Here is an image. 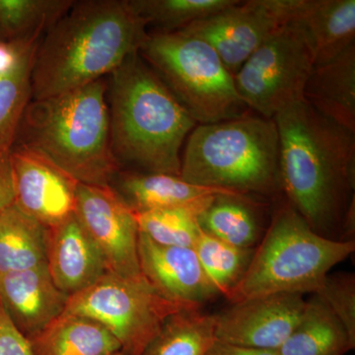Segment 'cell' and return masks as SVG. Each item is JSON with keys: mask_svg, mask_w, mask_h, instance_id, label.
Returning a JSON list of instances; mask_svg holds the SVG:
<instances>
[{"mask_svg": "<svg viewBox=\"0 0 355 355\" xmlns=\"http://www.w3.org/2000/svg\"><path fill=\"white\" fill-rule=\"evenodd\" d=\"M139 259L144 279L168 300L202 308L219 296L191 248L164 246L139 232Z\"/></svg>", "mask_w": 355, "mask_h": 355, "instance_id": "obj_14", "label": "cell"}, {"mask_svg": "<svg viewBox=\"0 0 355 355\" xmlns=\"http://www.w3.org/2000/svg\"><path fill=\"white\" fill-rule=\"evenodd\" d=\"M354 347L355 340L342 322L313 294L297 326L277 352L279 355H345Z\"/></svg>", "mask_w": 355, "mask_h": 355, "instance_id": "obj_21", "label": "cell"}, {"mask_svg": "<svg viewBox=\"0 0 355 355\" xmlns=\"http://www.w3.org/2000/svg\"><path fill=\"white\" fill-rule=\"evenodd\" d=\"M73 3L72 0H0V38L44 35Z\"/></svg>", "mask_w": 355, "mask_h": 355, "instance_id": "obj_27", "label": "cell"}, {"mask_svg": "<svg viewBox=\"0 0 355 355\" xmlns=\"http://www.w3.org/2000/svg\"><path fill=\"white\" fill-rule=\"evenodd\" d=\"M111 355H127V354H123V352H116V354H113Z\"/></svg>", "mask_w": 355, "mask_h": 355, "instance_id": "obj_34", "label": "cell"}, {"mask_svg": "<svg viewBox=\"0 0 355 355\" xmlns=\"http://www.w3.org/2000/svg\"><path fill=\"white\" fill-rule=\"evenodd\" d=\"M273 120L287 202L313 231L340 241L345 212L355 197V133L305 101L282 110Z\"/></svg>", "mask_w": 355, "mask_h": 355, "instance_id": "obj_1", "label": "cell"}, {"mask_svg": "<svg viewBox=\"0 0 355 355\" xmlns=\"http://www.w3.org/2000/svg\"><path fill=\"white\" fill-rule=\"evenodd\" d=\"M180 176L207 188L273 197L282 191L277 123L246 114L197 125L187 139Z\"/></svg>", "mask_w": 355, "mask_h": 355, "instance_id": "obj_5", "label": "cell"}, {"mask_svg": "<svg viewBox=\"0 0 355 355\" xmlns=\"http://www.w3.org/2000/svg\"><path fill=\"white\" fill-rule=\"evenodd\" d=\"M286 23L304 35L314 64L355 46V0H282Z\"/></svg>", "mask_w": 355, "mask_h": 355, "instance_id": "obj_17", "label": "cell"}, {"mask_svg": "<svg viewBox=\"0 0 355 355\" xmlns=\"http://www.w3.org/2000/svg\"><path fill=\"white\" fill-rule=\"evenodd\" d=\"M202 232L241 249H254L260 225L248 196L219 195L198 216Z\"/></svg>", "mask_w": 355, "mask_h": 355, "instance_id": "obj_24", "label": "cell"}, {"mask_svg": "<svg viewBox=\"0 0 355 355\" xmlns=\"http://www.w3.org/2000/svg\"><path fill=\"white\" fill-rule=\"evenodd\" d=\"M46 266L53 284L69 297L108 272L104 257L76 212L46 229Z\"/></svg>", "mask_w": 355, "mask_h": 355, "instance_id": "obj_16", "label": "cell"}, {"mask_svg": "<svg viewBox=\"0 0 355 355\" xmlns=\"http://www.w3.org/2000/svg\"><path fill=\"white\" fill-rule=\"evenodd\" d=\"M193 249L210 284L225 298L246 272L254 253V249L232 246L202 230Z\"/></svg>", "mask_w": 355, "mask_h": 355, "instance_id": "obj_28", "label": "cell"}, {"mask_svg": "<svg viewBox=\"0 0 355 355\" xmlns=\"http://www.w3.org/2000/svg\"><path fill=\"white\" fill-rule=\"evenodd\" d=\"M207 355H279L275 349H254L216 340Z\"/></svg>", "mask_w": 355, "mask_h": 355, "instance_id": "obj_33", "label": "cell"}, {"mask_svg": "<svg viewBox=\"0 0 355 355\" xmlns=\"http://www.w3.org/2000/svg\"><path fill=\"white\" fill-rule=\"evenodd\" d=\"M314 294L328 306L355 340L354 275L347 272L329 275Z\"/></svg>", "mask_w": 355, "mask_h": 355, "instance_id": "obj_30", "label": "cell"}, {"mask_svg": "<svg viewBox=\"0 0 355 355\" xmlns=\"http://www.w3.org/2000/svg\"><path fill=\"white\" fill-rule=\"evenodd\" d=\"M216 340L214 314L186 308L167 318L142 355H207Z\"/></svg>", "mask_w": 355, "mask_h": 355, "instance_id": "obj_25", "label": "cell"}, {"mask_svg": "<svg viewBox=\"0 0 355 355\" xmlns=\"http://www.w3.org/2000/svg\"><path fill=\"white\" fill-rule=\"evenodd\" d=\"M14 203L46 229L76 212L77 183L46 159L23 147L9 151Z\"/></svg>", "mask_w": 355, "mask_h": 355, "instance_id": "obj_13", "label": "cell"}, {"mask_svg": "<svg viewBox=\"0 0 355 355\" xmlns=\"http://www.w3.org/2000/svg\"><path fill=\"white\" fill-rule=\"evenodd\" d=\"M0 355H34L31 343L17 330L0 304Z\"/></svg>", "mask_w": 355, "mask_h": 355, "instance_id": "obj_31", "label": "cell"}, {"mask_svg": "<svg viewBox=\"0 0 355 355\" xmlns=\"http://www.w3.org/2000/svg\"><path fill=\"white\" fill-rule=\"evenodd\" d=\"M110 186L135 214L174 207L207 209L216 196H244L189 183L176 175L130 170H120Z\"/></svg>", "mask_w": 355, "mask_h": 355, "instance_id": "obj_18", "label": "cell"}, {"mask_svg": "<svg viewBox=\"0 0 355 355\" xmlns=\"http://www.w3.org/2000/svg\"><path fill=\"white\" fill-rule=\"evenodd\" d=\"M30 343L34 355H111L121 350L103 324L67 312Z\"/></svg>", "mask_w": 355, "mask_h": 355, "instance_id": "obj_20", "label": "cell"}, {"mask_svg": "<svg viewBox=\"0 0 355 355\" xmlns=\"http://www.w3.org/2000/svg\"><path fill=\"white\" fill-rule=\"evenodd\" d=\"M139 53L197 123L248 114L234 76L202 40L180 32L147 33Z\"/></svg>", "mask_w": 355, "mask_h": 355, "instance_id": "obj_7", "label": "cell"}, {"mask_svg": "<svg viewBox=\"0 0 355 355\" xmlns=\"http://www.w3.org/2000/svg\"><path fill=\"white\" fill-rule=\"evenodd\" d=\"M314 58L304 35L292 23L280 26L254 51L234 76L248 109L266 119L304 101Z\"/></svg>", "mask_w": 355, "mask_h": 355, "instance_id": "obj_9", "label": "cell"}, {"mask_svg": "<svg viewBox=\"0 0 355 355\" xmlns=\"http://www.w3.org/2000/svg\"><path fill=\"white\" fill-rule=\"evenodd\" d=\"M355 243L318 234L288 202L273 214L246 272L226 299L233 303L273 294L316 293Z\"/></svg>", "mask_w": 355, "mask_h": 355, "instance_id": "obj_6", "label": "cell"}, {"mask_svg": "<svg viewBox=\"0 0 355 355\" xmlns=\"http://www.w3.org/2000/svg\"><path fill=\"white\" fill-rule=\"evenodd\" d=\"M76 214L101 251L108 272L128 279L144 277L137 216L111 186L78 183Z\"/></svg>", "mask_w": 355, "mask_h": 355, "instance_id": "obj_10", "label": "cell"}, {"mask_svg": "<svg viewBox=\"0 0 355 355\" xmlns=\"http://www.w3.org/2000/svg\"><path fill=\"white\" fill-rule=\"evenodd\" d=\"M13 146L46 159L77 183L110 186L121 169L111 150L107 81L31 100Z\"/></svg>", "mask_w": 355, "mask_h": 355, "instance_id": "obj_4", "label": "cell"}, {"mask_svg": "<svg viewBox=\"0 0 355 355\" xmlns=\"http://www.w3.org/2000/svg\"><path fill=\"white\" fill-rule=\"evenodd\" d=\"M46 263V229L15 205L0 214V275Z\"/></svg>", "mask_w": 355, "mask_h": 355, "instance_id": "obj_23", "label": "cell"}, {"mask_svg": "<svg viewBox=\"0 0 355 355\" xmlns=\"http://www.w3.org/2000/svg\"><path fill=\"white\" fill-rule=\"evenodd\" d=\"M205 209L174 207L139 212V232L164 246L193 249L200 235L198 216Z\"/></svg>", "mask_w": 355, "mask_h": 355, "instance_id": "obj_29", "label": "cell"}, {"mask_svg": "<svg viewBox=\"0 0 355 355\" xmlns=\"http://www.w3.org/2000/svg\"><path fill=\"white\" fill-rule=\"evenodd\" d=\"M133 12L157 33H173L220 12L239 0H128Z\"/></svg>", "mask_w": 355, "mask_h": 355, "instance_id": "obj_26", "label": "cell"}, {"mask_svg": "<svg viewBox=\"0 0 355 355\" xmlns=\"http://www.w3.org/2000/svg\"><path fill=\"white\" fill-rule=\"evenodd\" d=\"M284 24L280 0H249L239 1L177 32L209 44L235 76L254 51Z\"/></svg>", "mask_w": 355, "mask_h": 355, "instance_id": "obj_11", "label": "cell"}, {"mask_svg": "<svg viewBox=\"0 0 355 355\" xmlns=\"http://www.w3.org/2000/svg\"><path fill=\"white\" fill-rule=\"evenodd\" d=\"M301 294H273L233 303L214 314L216 338L221 343L277 350L304 312Z\"/></svg>", "mask_w": 355, "mask_h": 355, "instance_id": "obj_12", "label": "cell"}, {"mask_svg": "<svg viewBox=\"0 0 355 355\" xmlns=\"http://www.w3.org/2000/svg\"><path fill=\"white\" fill-rule=\"evenodd\" d=\"M304 101L324 118L355 133V46L314 65L306 83Z\"/></svg>", "mask_w": 355, "mask_h": 355, "instance_id": "obj_19", "label": "cell"}, {"mask_svg": "<svg viewBox=\"0 0 355 355\" xmlns=\"http://www.w3.org/2000/svg\"><path fill=\"white\" fill-rule=\"evenodd\" d=\"M69 296L53 284L46 263L0 275V304L28 340L39 336L64 314Z\"/></svg>", "mask_w": 355, "mask_h": 355, "instance_id": "obj_15", "label": "cell"}, {"mask_svg": "<svg viewBox=\"0 0 355 355\" xmlns=\"http://www.w3.org/2000/svg\"><path fill=\"white\" fill-rule=\"evenodd\" d=\"M107 101L120 169L180 176L182 148L198 123L139 53L110 74Z\"/></svg>", "mask_w": 355, "mask_h": 355, "instance_id": "obj_3", "label": "cell"}, {"mask_svg": "<svg viewBox=\"0 0 355 355\" xmlns=\"http://www.w3.org/2000/svg\"><path fill=\"white\" fill-rule=\"evenodd\" d=\"M146 26L128 0L74 1L44 33L32 71V100L53 97L110 76L139 53Z\"/></svg>", "mask_w": 355, "mask_h": 355, "instance_id": "obj_2", "label": "cell"}, {"mask_svg": "<svg viewBox=\"0 0 355 355\" xmlns=\"http://www.w3.org/2000/svg\"><path fill=\"white\" fill-rule=\"evenodd\" d=\"M14 190L9 153L0 155V214L13 205Z\"/></svg>", "mask_w": 355, "mask_h": 355, "instance_id": "obj_32", "label": "cell"}, {"mask_svg": "<svg viewBox=\"0 0 355 355\" xmlns=\"http://www.w3.org/2000/svg\"><path fill=\"white\" fill-rule=\"evenodd\" d=\"M190 306L163 297L144 277L106 272L92 286L69 297L64 312L91 318L118 340L121 352L142 355L168 317Z\"/></svg>", "mask_w": 355, "mask_h": 355, "instance_id": "obj_8", "label": "cell"}, {"mask_svg": "<svg viewBox=\"0 0 355 355\" xmlns=\"http://www.w3.org/2000/svg\"><path fill=\"white\" fill-rule=\"evenodd\" d=\"M43 36L26 39L15 60L0 69V155L12 148L21 119L32 100L33 65Z\"/></svg>", "mask_w": 355, "mask_h": 355, "instance_id": "obj_22", "label": "cell"}]
</instances>
